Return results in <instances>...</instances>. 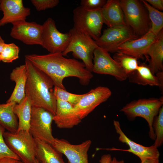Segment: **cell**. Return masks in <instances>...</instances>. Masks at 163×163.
<instances>
[{"instance_id": "cell-1", "label": "cell", "mask_w": 163, "mask_h": 163, "mask_svg": "<svg viewBox=\"0 0 163 163\" xmlns=\"http://www.w3.org/2000/svg\"><path fill=\"white\" fill-rule=\"evenodd\" d=\"M25 58L48 76L54 86L63 89H66L63 83L66 78L76 77L82 85L86 86L93 76L82 62L74 58H65L62 53L42 55L27 54Z\"/></svg>"}, {"instance_id": "cell-2", "label": "cell", "mask_w": 163, "mask_h": 163, "mask_svg": "<svg viewBox=\"0 0 163 163\" xmlns=\"http://www.w3.org/2000/svg\"><path fill=\"white\" fill-rule=\"evenodd\" d=\"M28 76L25 87V95L32 106L41 107L54 116L56 100L53 93L54 83L51 78L25 58Z\"/></svg>"}, {"instance_id": "cell-3", "label": "cell", "mask_w": 163, "mask_h": 163, "mask_svg": "<svg viewBox=\"0 0 163 163\" xmlns=\"http://www.w3.org/2000/svg\"><path fill=\"white\" fill-rule=\"evenodd\" d=\"M163 97L150 98L134 100L126 104L120 110L130 120L137 117H141L147 122L149 127L150 138L155 140V136L152 127L154 117L157 116L163 106Z\"/></svg>"}, {"instance_id": "cell-4", "label": "cell", "mask_w": 163, "mask_h": 163, "mask_svg": "<svg viewBox=\"0 0 163 163\" xmlns=\"http://www.w3.org/2000/svg\"><path fill=\"white\" fill-rule=\"evenodd\" d=\"M68 33L70 36V42L66 49L62 53V55L65 56L72 52L74 58L82 60L87 69L92 72L93 53L98 46L95 41L88 34L73 27Z\"/></svg>"}, {"instance_id": "cell-5", "label": "cell", "mask_w": 163, "mask_h": 163, "mask_svg": "<svg viewBox=\"0 0 163 163\" xmlns=\"http://www.w3.org/2000/svg\"><path fill=\"white\" fill-rule=\"evenodd\" d=\"M126 24L135 34L141 37L149 30L151 22L145 6L140 1L119 0Z\"/></svg>"}, {"instance_id": "cell-6", "label": "cell", "mask_w": 163, "mask_h": 163, "mask_svg": "<svg viewBox=\"0 0 163 163\" xmlns=\"http://www.w3.org/2000/svg\"><path fill=\"white\" fill-rule=\"evenodd\" d=\"M3 137L10 149L25 163H36L35 139L29 131L5 132Z\"/></svg>"}, {"instance_id": "cell-7", "label": "cell", "mask_w": 163, "mask_h": 163, "mask_svg": "<svg viewBox=\"0 0 163 163\" xmlns=\"http://www.w3.org/2000/svg\"><path fill=\"white\" fill-rule=\"evenodd\" d=\"M101 9L89 10L81 6L76 8L73 11V27L97 40L101 35L104 24Z\"/></svg>"}, {"instance_id": "cell-8", "label": "cell", "mask_w": 163, "mask_h": 163, "mask_svg": "<svg viewBox=\"0 0 163 163\" xmlns=\"http://www.w3.org/2000/svg\"><path fill=\"white\" fill-rule=\"evenodd\" d=\"M53 116L43 108L32 106L29 131L34 139L53 144L55 138L52 133Z\"/></svg>"}, {"instance_id": "cell-9", "label": "cell", "mask_w": 163, "mask_h": 163, "mask_svg": "<svg viewBox=\"0 0 163 163\" xmlns=\"http://www.w3.org/2000/svg\"><path fill=\"white\" fill-rule=\"evenodd\" d=\"M139 37L126 24L108 27L95 42L99 47L108 52L116 53L117 48L125 42Z\"/></svg>"}, {"instance_id": "cell-10", "label": "cell", "mask_w": 163, "mask_h": 163, "mask_svg": "<svg viewBox=\"0 0 163 163\" xmlns=\"http://www.w3.org/2000/svg\"><path fill=\"white\" fill-rule=\"evenodd\" d=\"M42 46L51 53H62L69 43L70 36L57 29L54 21L49 18L42 25Z\"/></svg>"}, {"instance_id": "cell-11", "label": "cell", "mask_w": 163, "mask_h": 163, "mask_svg": "<svg viewBox=\"0 0 163 163\" xmlns=\"http://www.w3.org/2000/svg\"><path fill=\"white\" fill-rule=\"evenodd\" d=\"M112 92L106 87L99 86L84 94L78 103L73 106L75 114L81 120L87 117L96 107L106 101Z\"/></svg>"}, {"instance_id": "cell-12", "label": "cell", "mask_w": 163, "mask_h": 163, "mask_svg": "<svg viewBox=\"0 0 163 163\" xmlns=\"http://www.w3.org/2000/svg\"><path fill=\"white\" fill-rule=\"evenodd\" d=\"M93 63L92 72L95 73L110 75L121 81L128 78L123 70L108 52L98 46L94 52Z\"/></svg>"}, {"instance_id": "cell-13", "label": "cell", "mask_w": 163, "mask_h": 163, "mask_svg": "<svg viewBox=\"0 0 163 163\" xmlns=\"http://www.w3.org/2000/svg\"><path fill=\"white\" fill-rule=\"evenodd\" d=\"M10 36L27 45L42 44V25L34 22L21 21L12 24Z\"/></svg>"}, {"instance_id": "cell-14", "label": "cell", "mask_w": 163, "mask_h": 163, "mask_svg": "<svg viewBox=\"0 0 163 163\" xmlns=\"http://www.w3.org/2000/svg\"><path fill=\"white\" fill-rule=\"evenodd\" d=\"M92 142L87 140L78 145L63 139L55 138L53 146L67 158L68 163H89L88 152Z\"/></svg>"}, {"instance_id": "cell-15", "label": "cell", "mask_w": 163, "mask_h": 163, "mask_svg": "<svg viewBox=\"0 0 163 163\" xmlns=\"http://www.w3.org/2000/svg\"><path fill=\"white\" fill-rule=\"evenodd\" d=\"M157 35L150 30L143 36L128 41L117 48L116 52L122 53L138 59L145 56L149 61L147 52L150 45L157 39Z\"/></svg>"}, {"instance_id": "cell-16", "label": "cell", "mask_w": 163, "mask_h": 163, "mask_svg": "<svg viewBox=\"0 0 163 163\" xmlns=\"http://www.w3.org/2000/svg\"><path fill=\"white\" fill-rule=\"evenodd\" d=\"M113 123L117 133L119 135V140L126 143L129 146V149H121L113 148L108 150L128 152L136 155L141 160L145 158H159L160 154L157 148L153 145L147 147L136 143L129 138L124 134L118 121L114 120Z\"/></svg>"}, {"instance_id": "cell-17", "label": "cell", "mask_w": 163, "mask_h": 163, "mask_svg": "<svg viewBox=\"0 0 163 163\" xmlns=\"http://www.w3.org/2000/svg\"><path fill=\"white\" fill-rule=\"evenodd\" d=\"M0 10L3 15L0 19V27L8 23L26 21L30 14V9L24 6L22 0H1Z\"/></svg>"}, {"instance_id": "cell-18", "label": "cell", "mask_w": 163, "mask_h": 163, "mask_svg": "<svg viewBox=\"0 0 163 163\" xmlns=\"http://www.w3.org/2000/svg\"><path fill=\"white\" fill-rule=\"evenodd\" d=\"M56 107L53 121L59 128H71L82 121L74 111L73 106L70 103L56 98Z\"/></svg>"}, {"instance_id": "cell-19", "label": "cell", "mask_w": 163, "mask_h": 163, "mask_svg": "<svg viewBox=\"0 0 163 163\" xmlns=\"http://www.w3.org/2000/svg\"><path fill=\"white\" fill-rule=\"evenodd\" d=\"M28 76L25 64L14 69L10 75V79L15 82L13 91L6 102H14L19 104L25 96V87Z\"/></svg>"}, {"instance_id": "cell-20", "label": "cell", "mask_w": 163, "mask_h": 163, "mask_svg": "<svg viewBox=\"0 0 163 163\" xmlns=\"http://www.w3.org/2000/svg\"><path fill=\"white\" fill-rule=\"evenodd\" d=\"M101 13L104 23L108 27L126 24L119 0H107Z\"/></svg>"}, {"instance_id": "cell-21", "label": "cell", "mask_w": 163, "mask_h": 163, "mask_svg": "<svg viewBox=\"0 0 163 163\" xmlns=\"http://www.w3.org/2000/svg\"><path fill=\"white\" fill-rule=\"evenodd\" d=\"M35 140L36 158L39 163H65L63 154L52 144L37 139Z\"/></svg>"}, {"instance_id": "cell-22", "label": "cell", "mask_w": 163, "mask_h": 163, "mask_svg": "<svg viewBox=\"0 0 163 163\" xmlns=\"http://www.w3.org/2000/svg\"><path fill=\"white\" fill-rule=\"evenodd\" d=\"M147 55L149 56L148 65L152 73L155 75L163 70V30L158 34L156 40L149 48Z\"/></svg>"}, {"instance_id": "cell-23", "label": "cell", "mask_w": 163, "mask_h": 163, "mask_svg": "<svg viewBox=\"0 0 163 163\" xmlns=\"http://www.w3.org/2000/svg\"><path fill=\"white\" fill-rule=\"evenodd\" d=\"M128 78L130 82L144 85L158 86L162 91L158 78L152 73L148 66L145 64L139 65L136 70Z\"/></svg>"}, {"instance_id": "cell-24", "label": "cell", "mask_w": 163, "mask_h": 163, "mask_svg": "<svg viewBox=\"0 0 163 163\" xmlns=\"http://www.w3.org/2000/svg\"><path fill=\"white\" fill-rule=\"evenodd\" d=\"M14 102L0 104V125L8 132H15L18 128L17 117L14 112Z\"/></svg>"}, {"instance_id": "cell-25", "label": "cell", "mask_w": 163, "mask_h": 163, "mask_svg": "<svg viewBox=\"0 0 163 163\" xmlns=\"http://www.w3.org/2000/svg\"><path fill=\"white\" fill-rule=\"evenodd\" d=\"M32 107L30 100L26 96L19 104H15L14 112L18 119L17 131H29Z\"/></svg>"}, {"instance_id": "cell-26", "label": "cell", "mask_w": 163, "mask_h": 163, "mask_svg": "<svg viewBox=\"0 0 163 163\" xmlns=\"http://www.w3.org/2000/svg\"><path fill=\"white\" fill-rule=\"evenodd\" d=\"M113 59L120 65L127 77L136 70L139 65L137 59L122 53L116 52Z\"/></svg>"}, {"instance_id": "cell-27", "label": "cell", "mask_w": 163, "mask_h": 163, "mask_svg": "<svg viewBox=\"0 0 163 163\" xmlns=\"http://www.w3.org/2000/svg\"><path fill=\"white\" fill-rule=\"evenodd\" d=\"M148 10L151 27L149 30L158 35L163 28V12L153 7L145 0H141Z\"/></svg>"}, {"instance_id": "cell-28", "label": "cell", "mask_w": 163, "mask_h": 163, "mask_svg": "<svg viewBox=\"0 0 163 163\" xmlns=\"http://www.w3.org/2000/svg\"><path fill=\"white\" fill-rule=\"evenodd\" d=\"M152 127L155 136L153 145L158 148L163 143V106L160 109L158 115L154 118Z\"/></svg>"}, {"instance_id": "cell-29", "label": "cell", "mask_w": 163, "mask_h": 163, "mask_svg": "<svg viewBox=\"0 0 163 163\" xmlns=\"http://www.w3.org/2000/svg\"><path fill=\"white\" fill-rule=\"evenodd\" d=\"M20 49L13 43L4 44L0 55V59L4 62L10 63L19 58Z\"/></svg>"}, {"instance_id": "cell-30", "label": "cell", "mask_w": 163, "mask_h": 163, "mask_svg": "<svg viewBox=\"0 0 163 163\" xmlns=\"http://www.w3.org/2000/svg\"><path fill=\"white\" fill-rule=\"evenodd\" d=\"M53 93L56 98L66 101L73 106L76 105L83 96V94H75L68 92L66 89L54 86Z\"/></svg>"}, {"instance_id": "cell-31", "label": "cell", "mask_w": 163, "mask_h": 163, "mask_svg": "<svg viewBox=\"0 0 163 163\" xmlns=\"http://www.w3.org/2000/svg\"><path fill=\"white\" fill-rule=\"evenodd\" d=\"M5 129L0 125V159L5 158H11L20 160L9 148L3 137Z\"/></svg>"}, {"instance_id": "cell-32", "label": "cell", "mask_w": 163, "mask_h": 163, "mask_svg": "<svg viewBox=\"0 0 163 163\" xmlns=\"http://www.w3.org/2000/svg\"><path fill=\"white\" fill-rule=\"evenodd\" d=\"M31 2L38 11L53 8L59 3L58 0H31Z\"/></svg>"}, {"instance_id": "cell-33", "label": "cell", "mask_w": 163, "mask_h": 163, "mask_svg": "<svg viewBox=\"0 0 163 163\" xmlns=\"http://www.w3.org/2000/svg\"><path fill=\"white\" fill-rule=\"evenodd\" d=\"M105 0H82L80 6L84 8L89 10H94L101 9L105 5Z\"/></svg>"}, {"instance_id": "cell-34", "label": "cell", "mask_w": 163, "mask_h": 163, "mask_svg": "<svg viewBox=\"0 0 163 163\" xmlns=\"http://www.w3.org/2000/svg\"><path fill=\"white\" fill-rule=\"evenodd\" d=\"M153 7L161 11L163 10V0H145Z\"/></svg>"}, {"instance_id": "cell-35", "label": "cell", "mask_w": 163, "mask_h": 163, "mask_svg": "<svg viewBox=\"0 0 163 163\" xmlns=\"http://www.w3.org/2000/svg\"><path fill=\"white\" fill-rule=\"evenodd\" d=\"M0 163H25L20 160L11 158H5L0 159Z\"/></svg>"}, {"instance_id": "cell-36", "label": "cell", "mask_w": 163, "mask_h": 163, "mask_svg": "<svg viewBox=\"0 0 163 163\" xmlns=\"http://www.w3.org/2000/svg\"><path fill=\"white\" fill-rule=\"evenodd\" d=\"M111 159L110 154H104L102 156L99 161L100 163H109Z\"/></svg>"}, {"instance_id": "cell-37", "label": "cell", "mask_w": 163, "mask_h": 163, "mask_svg": "<svg viewBox=\"0 0 163 163\" xmlns=\"http://www.w3.org/2000/svg\"><path fill=\"white\" fill-rule=\"evenodd\" d=\"M141 161V163H159V158H145Z\"/></svg>"}, {"instance_id": "cell-38", "label": "cell", "mask_w": 163, "mask_h": 163, "mask_svg": "<svg viewBox=\"0 0 163 163\" xmlns=\"http://www.w3.org/2000/svg\"><path fill=\"white\" fill-rule=\"evenodd\" d=\"M158 78L161 89L163 90V72L160 71L155 74Z\"/></svg>"}, {"instance_id": "cell-39", "label": "cell", "mask_w": 163, "mask_h": 163, "mask_svg": "<svg viewBox=\"0 0 163 163\" xmlns=\"http://www.w3.org/2000/svg\"><path fill=\"white\" fill-rule=\"evenodd\" d=\"M5 44L4 40L2 38V37L0 36V62L1 61L0 59V55L2 52L3 46Z\"/></svg>"}, {"instance_id": "cell-40", "label": "cell", "mask_w": 163, "mask_h": 163, "mask_svg": "<svg viewBox=\"0 0 163 163\" xmlns=\"http://www.w3.org/2000/svg\"><path fill=\"white\" fill-rule=\"evenodd\" d=\"M109 163H125L123 160L118 161L117 158L114 157L112 158Z\"/></svg>"}, {"instance_id": "cell-41", "label": "cell", "mask_w": 163, "mask_h": 163, "mask_svg": "<svg viewBox=\"0 0 163 163\" xmlns=\"http://www.w3.org/2000/svg\"><path fill=\"white\" fill-rule=\"evenodd\" d=\"M36 163H39L38 161L36 159Z\"/></svg>"}, {"instance_id": "cell-42", "label": "cell", "mask_w": 163, "mask_h": 163, "mask_svg": "<svg viewBox=\"0 0 163 163\" xmlns=\"http://www.w3.org/2000/svg\"><path fill=\"white\" fill-rule=\"evenodd\" d=\"M0 1H1V0H0Z\"/></svg>"}]
</instances>
